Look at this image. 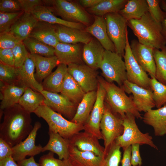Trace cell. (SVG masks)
<instances>
[{
    "mask_svg": "<svg viewBox=\"0 0 166 166\" xmlns=\"http://www.w3.org/2000/svg\"><path fill=\"white\" fill-rule=\"evenodd\" d=\"M0 125V138L12 147L24 140L32 131L30 113L18 104L3 110Z\"/></svg>",
    "mask_w": 166,
    "mask_h": 166,
    "instance_id": "obj_1",
    "label": "cell"
},
{
    "mask_svg": "<svg viewBox=\"0 0 166 166\" xmlns=\"http://www.w3.org/2000/svg\"><path fill=\"white\" fill-rule=\"evenodd\" d=\"M127 24L140 43L158 49L165 45L166 42L161 34V23L156 22L148 12L140 19L128 21Z\"/></svg>",
    "mask_w": 166,
    "mask_h": 166,
    "instance_id": "obj_2",
    "label": "cell"
},
{
    "mask_svg": "<svg viewBox=\"0 0 166 166\" xmlns=\"http://www.w3.org/2000/svg\"><path fill=\"white\" fill-rule=\"evenodd\" d=\"M98 81L104 88L106 95L105 100L113 112L123 118L126 113L132 114L137 119H142L132 97H128L121 88L113 83H110L102 78H98Z\"/></svg>",
    "mask_w": 166,
    "mask_h": 166,
    "instance_id": "obj_3",
    "label": "cell"
},
{
    "mask_svg": "<svg viewBox=\"0 0 166 166\" xmlns=\"http://www.w3.org/2000/svg\"><path fill=\"white\" fill-rule=\"evenodd\" d=\"M34 113L45 121L49 126V130L58 133L65 139H70L74 135L84 130L83 124L65 119L44 103Z\"/></svg>",
    "mask_w": 166,
    "mask_h": 166,
    "instance_id": "obj_4",
    "label": "cell"
},
{
    "mask_svg": "<svg viewBox=\"0 0 166 166\" xmlns=\"http://www.w3.org/2000/svg\"><path fill=\"white\" fill-rule=\"evenodd\" d=\"M136 118L132 113H126L123 118V132L116 139L115 142L123 150L136 144L140 145H148L157 150L158 148L154 143L152 137L149 133H143L139 130L136 122Z\"/></svg>",
    "mask_w": 166,
    "mask_h": 166,
    "instance_id": "obj_5",
    "label": "cell"
},
{
    "mask_svg": "<svg viewBox=\"0 0 166 166\" xmlns=\"http://www.w3.org/2000/svg\"><path fill=\"white\" fill-rule=\"evenodd\" d=\"M116 52L105 50L100 67L105 80L116 82L121 87L127 80L125 62Z\"/></svg>",
    "mask_w": 166,
    "mask_h": 166,
    "instance_id": "obj_6",
    "label": "cell"
},
{
    "mask_svg": "<svg viewBox=\"0 0 166 166\" xmlns=\"http://www.w3.org/2000/svg\"><path fill=\"white\" fill-rule=\"evenodd\" d=\"M104 17L108 34L114 45L115 52L123 57L128 35L127 21L118 13L107 14Z\"/></svg>",
    "mask_w": 166,
    "mask_h": 166,
    "instance_id": "obj_7",
    "label": "cell"
},
{
    "mask_svg": "<svg viewBox=\"0 0 166 166\" xmlns=\"http://www.w3.org/2000/svg\"><path fill=\"white\" fill-rule=\"evenodd\" d=\"M123 118L112 111L105 102L104 112L101 121L100 128L106 153L110 146L124 131Z\"/></svg>",
    "mask_w": 166,
    "mask_h": 166,
    "instance_id": "obj_8",
    "label": "cell"
},
{
    "mask_svg": "<svg viewBox=\"0 0 166 166\" xmlns=\"http://www.w3.org/2000/svg\"><path fill=\"white\" fill-rule=\"evenodd\" d=\"M51 3L53 12L68 22L81 23L89 26L90 18L87 12L79 4L65 0L47 1Z\"/></svg>",
    "mask_w": 166,
    "mask_h": 166,
    "instance_id": "obj_9",
    "label": "cell"
},
{
    "mask_svg": "<svg viewBox=\"0 0 166 166\" xmlns=\"http://www.w3.org/2000/svg\"><path fill=\"white\" fill-rule=\"evenodd\" d=\"M123 57L126 67L127 80L144 88L151 89L150 78L133 57L128 40V35L127 36L124 54Z\"/></svg>",
    "mask_w": 166,
    "mask_h": 166,
    "instance_id": "obj_10",
    "label": "cell"
},
{
    "mask_svg": "<svg viewBox=\"0 0 166 166\" xmlns=\"http://www.w3.org/2000/svg\"><path fill=\"white\" fill-rule=\"evenodd\" d=\"M67 69L85 93L97 91L99 81L96 70L86 64L75 63L67 65Z\"/></svg>",
    "mask_w": 166,
    "mask_h": 166,
    "instance_id": "obj_11",
    "label": "cell"
},
{
    "mask_svg": "<svg viewBox=\"0 0 166 166\" xmlns=\"http://www.w3.org/2000/svg\"><path fill=\"white\" fill-rule=\"evenodd\" d=\"M97 92L95 102L88 120L84 125V130L95 136L99 140L103 139L100 124L104 112L106 92L99 81Z\"/></svg>",
    "mask_w": 166,
    "mask_h": 166,
    "instance_id": "obj_12",
    "label": "cell"
},
{
    "mask_svg": "<svg viewBox=\"0 0 166 166\" xmlns=\"http://www.w3.org/2000/svg\"><path fill=\"white\" fill-rule=\"evenodd\" d=\"M41 127V123L36 121L33 128L23 140L12 147V157L17 162L23 160L27 156H34L42 152L43 147L40 144L36 145L35 141L38 130Z\"/></svg>",
    "mask_w": 166,
    "mask_h": 166,
    "instance_id": "obj_13",
    "label": "cell"
},
{
    "mask_svg": "<svg viewBox=\"0 0 166 166\" xmlns=\"http://www.w3.org/2000/svg\"><path fill=\"white\" fill-rule=\"evenodd\" d=\"M121 88L125 93L132 94L133 101L139 112L145 113L156 107L151 89L144 88L127 80Z\"/></svg>",
    "mask_w": 166,
    "mask_h": 166,
    "instance_id": "obj_14",
    "label": "cell"
},
{
    "mask_svg": "<svg viewBox=\"0 0 166 166\" xmlns=\"http://www.w3.org/2000/svg\"><path fill=\"white\" fill-rule=\"evenodd\" d=\"M40 92L45 97V105L70 121L73 119L76 112L77 105L57 93L44 90Z\"/></svg>",
    "mask_w": 166,
    "mask_h": 166,
    "instance_id": "obj_15",
    "label": "cell"
},
{
    "mask_svg": "<svg viewBox=\"0 0 166 166\" xmlns=\"http://www.w3.org/2000/svg\"><path fill=\"white\" fill-rule=\"evenodd\" d=\"M130 45L131 51L135 59L139 65L151 78L156 76V67L153 54L152 47L140 43L133 40Z\"/></svg>",
    "mask_w": 166,
    "mask_h": 166,
    "instance_id": "obj_16",
    "label": "cell"
},
{
    "mask_svg": "<svg viewBox=\"0 0 166 166\" xmlns=\"http://www.w3.org/2000/svg\"><path fill=\"white\" fill-rule=\"evenodd\" d=\"M98 140L84 131L74 135L70 139V144L80 151L91 152L97 156L105 157L106 153L105 148L101 145Z\"/></svg>",
    "mask_w": 166,
    "mask_h": 166,
    "instance_id": "obj_17",
    "label": "cell"
},
{
    "mask_svg": "<svg viewBox=\"0 0 166 166\" xmlns=\"http://www.w3.org/2000/svg\"><path fill=\"white\" fill-rule=\"evenodd\" d=\"M83 48L79 43L59 42L54 47L55 55L60 63L67 65L72 63L82 64Z\"/></svg>",
    "mask_w": 166,
    "mask_h": 166,
    "instance_id": "obj_18",
    "label": "cell"
},
{
    "mask_svg": "<svg viewBox=\"0 0 166 166\" xmlns=\"http://www.w3.org/2000/svg\"><path fill=\"white\" fill-rule=\"evenodd\" d=\"M56 34L60 42L69 44L88 43L91 35L85 30L55 24Z\"/></svg>",
    "mask_w": 166,
    "mask_h": 166,
    "instance_id": "obj_19",
    "label": "cell"
},
{
    "mask_svg": "<svg viewBox=\"0 0 166 166\" xmlns=\"http://www.w3.org/2000/svg\"><path fill=\"white\" fill-rule=\"evenodd\" d=\"M35 68L34 61L28 56L22 65L16 68L18 81L26 87L40 92L43 90L42 84L37 81L35 77Z\"/></svg>",
    "mask_w": 166,
    "mask_h": 166,
    "instance_id": "obj_20",
    "label": "cell"
},
{
    "mask_svg": "<svg viewBox=\"0 0 166 166\" xmlns=\"http://www.w3.org/2000/svg\"><path fill=\"white\" fill-rule=\"evenodd\" d=\"M105 50L97 40L92 38L83 46V61L86 65L97 70L100 68Z\"/></svg>",
    "mask_w": 166,
    "mask_h": 166,
    "instance_id": "obj_21",
    "label": "cell"
},
{
    "mask_svg": "<svg viewBox=\"0 0 166 166\" xmlns=\"http://www.w3.org/2000/svg\"><path fill=\"white\" fill-rule=\"evenodd\" d=\"M85 30L94 37L105 50L115 52L114 45L107 34L104 17L95 16L93 23L85 28Z\"/></svg>",
    "mask_w": 166,
    "mask_h": 166,
    "instance_id": "obj_22",
    "label": "cell"
},
{
    "mask_svg": "<svg viewBox=\"0 0 166 166\" xmlns=\"http://www.w3.org/2000/svg\"><path fill=\"white\" fill-rule=\"evenodd\" d=\"M142 119L145 124L153 127L155 136L164 135L166 133V103L160 108L145 113Z\"/></svg>",
    "mask_w": 166,
    "mask_h": 166,
    "instance_id": "obj_23",
    "label": "cell"
},
{
    "mask_svg": "<svg viewBox=\"0 0 166 166\" xmlns=\"http://www.w3.org/2000/svg\"><path fill=\"white\" fill-rule=\"evenodd\" d=\"M69 159L73 166H103L105 157L89 151H81L70 144Z\"/></svg>",
    "mask_w": 166,
    "mask_h": 166,
    "instance_id": "obj_24",
    "label": "cell"
},
{
    "mask_svg": "<svg viewBox=\"0 0 166 166\" xmlns=\"http://www.w3.org/2000/svg\"><path fill=\"white\" fill-rule=\"evenodd\" d=\"M52 6L43 5L37 7L31 14L40 21L48 22L53 24H58L81 30L85 29V26L80 23L67 21L56 16Z\"/></svg>",
    "mask_w": 166,
    "mask_h": 166,
    "instance_id": "obj_25",
    "label": "cell"
},
{
    "mask_svg": "<svg viewBox=\"0 0 166 166\" xmlns=\"http://www.w3.org/2000/svg\"><path fill=\"white\" fill-rule=\"evenodd\" d=\"M49 139L43 147L42 152L49 151L56 154L60 160H67L69 157L70 139L63 137L58 133L49 130Z\"/></svg>",
    "mask_w": 166,
    "mask_h": 166,
    "instance_id": "obj_26",
    "label": "cell"
},
{
    "mask_svg": "<svg viewBox=\"0 0 166 166\" xmlns=\"http://www.w3.org/2000/svg\"><path fill=\"white\" fill-rule=\"evenodd\" d=\"M29 56L34 62L36 69L35 77L40 83L51 74L53 68L60 63L55 55L45 57L30 53Z\"/></svg>",
    "mask_w": 166,
    "mask_h": 166,
    "instance_id": "obj_27",
    "label": "cell"
},
{
    "mask_svg": "<svg viewBox=\"0 0 166 166\" xmlns=\"http://www.w3.org/2000/svg\"><path fill=\"white\" fill-rule=\"evenodd\" d=\"M38 21L31 13L24 12L11 26L10 32L23 41L30 36Z\"/></svg>",
    "mask_w": 166,
    "mask_h": 166,
    "instance_id": "obj_28",
    "label": "cell"
},
{
    "mask_svg": "<svg viewBox=\"0 0 166 166\" xmlns=\"http://www.w3.org/2000/svg\"><path fill=\"white\" fill-rule=\"evenodd\" d=\"M29 37L54 48L60 42L56 34L55 25L43 21H39Z\"/></svg>",
    "mask_w": 166,
    "mask_h": 166,
    "instance_id": "obj_29",
    "label": "cell"
},
{
    "mask_svg": "<svg viewBox=\"0 0 166 166\" xmlns=\"http://www.w3.org/2000/svg\"><path fill=\"white\" fill-rule=\"evenodd\" d=\"M27 87L19 82L5 85L1 89L0 110H4L18 104V101Z\"/></svg>",
    "mask_w": 166,
    "mask_h": 166,
    "instance_id": "obj_30",
    "label": "cell"
},
{
    "mask_svg": "<svg viewBox=\"0 0 166 166\" xmlns=\"http://www.w3.org/2000/svg\"><path fill=\"white\" fill-rule=\"evenodd\" d=\"M97 91L86 93L77 105L76 113L70 121L84 125L88 120L97 97Z\"/></svg>",
    "mask_w": 166,
    "mask_h": 166,
    "instance_id": "obj_31",
    "label": "cell"
},
{
    "mask_svg": "<svg viewBox=\"0 0 166 166\" xmlns=\"http://www.w3.org/2000/svg\"><path fill=\"white\" fill-rule=\"evenodd\" d=\"M67 73V65L60 63L55 70L44 80L42 83L43 90L53 93L60 92Z\"/></svg>",
    "mask_w": 166,
    "mask_h": 166,
    "instance_id": "obj_32",
    "label": "cell"
},
{
    "mask_svg": "<svg viewBox=\"0 0 166 166\" xmlns=\"http://www.w3.org/2000/svg\"><path fill=\"white\" fill-rule=\"evenodd\" d=\"M60 93L77 106L86 93L68 73L65 77Z\"/></svg>",
    "mask_w": 166,
    "mask_h": 166,
    "instance_id": "obj_33",
    "label": "cell"
},
{
    "mask_svg": "<svg viewBox=\"0 0 166 166\" xmlns=\"http://www.w3.org/2000/svg\"><path fill=\"white\" fill-rule=\"evenodd\" d=\"M148 12L146 0H128L118 13L127 22L132 19H140Z\"/></svg>",
    "mask_w": 166,
    "mask_h": 166,
    "instance_id": "obj_34",
    "label": "cell"
},
{
    "mask_svg": "<svg viewBox=\"0 0 166 166\" xmlns=\"http://www.w3.org/2000/svg\"><path fill=\"white\" fill-rule=\"evenodd\" d=\"M45 100V97L41 93L27 87L21 97L18 104L26 111L30 113H34L44 103Z\"/></svg>",
    "mask_w": 166,
    "mask_h": 166,
    "instance_id": "obj_35",
    "label": "cell"
},
{
    "mask_svg": "<svg viewBox=\"0 0 166 166\" xmlns=\"http://www.w3.org/2000/svg\"><path fill=\"white\" fill-rule=\"evenodd\" d=\"M127 2L128 0H102L96 6L87 9V10L95 16L104 17L107 14L118 13Z\"/></svg>",
    "mask_w": 166,
    "mask_h": 166,
    "instance_id": "obj_36",
    "label": "cell"
},
{
    "mask_svg": "<svg viewBox=\"0 0 166 166\" xmlns=\"http://www.w3.org/2000/svg\"><path fill=\"white\" fill-rule=\"evenodd\" d=\"M30 54L45 57L55 56V48L34 38L29 37L22 41Z\"/></svg>",
    "mask_w": 166,
    "mask_h": 166,
    "instance_id": "obj_37",
    "label": "cell"
},
{
    "mask_svg": "<svg viewBox=\"0 0 166 166\" xmlns=\"http://www.w3.org/2000/svg\"><path fill=\"white\" fill-rule=\"evenodd\" d=\"M153 54L156 67L155 78L166 85V46L160 49L154 48Z\"/></svg>",
    "mask_w": 166,
    "mask_h": 166,
    "instance_id": "obj_38",
    "label": "cell"
},
{
    "mask_svg": "<svg viewBox=\"0 0 166 166\" xmlns=\"http://www.w3.org/2000/svg\"><path fill=\"white\" fill-rule=\"evenodd\" d=\"M150 87L156 106L160 108L166 103V85L152 77L150 78Z\"/></svg>",
    "mask_w": 166,
    "mask_h": 166,
    "instance_id": "obj_39",
    "label": "cell"
},
{
    "mask_svg": "<svg viewBox=\"0 0 166 166\" xmlns=\"http://www.w3.org/2000/svg\"><path fill=\"white\" fill-rule=\"evenodd\" d=\"M0 80L5 85L18 82L16 68L0 63Z\"/></svg>",
    "mask_w": 166,
    "mask_h": 166,
    "instance_id": "obj_40",
    "label": "cell"
},
{
    "mask_svg": "<svg viewBox=\"0 0 166 166\" xmlns=\"http://www.w3.org/2000/svg\"><path fill=\"white\" fill-rule=\"evenodd\" d=\"M121 148L115 141L110 146L107 152L103 166H119L121 161Z\"/></svg>",
    "mask_w": 166,
    "mask_h": 166,
    "instance_id": "obj_41",
    "label": "cell"
},
{
    "mask_svg": "<svg viewBox=\"0 0 166 166\" xmlns=\"http://www.w3.org/2000/svg\"><path fill=\"white\" fill-rule=\"evenodd\" d=\"M24 12L13 13L0 12V33L10 31L11 26Z\"/></svg>",
    "mask_w": 166,
    "mask_h": 166,
    "instance_id": "obj_42",
    "label": "cell"
},
{
    "mask_svg": "<svg viewBox=\"0 0 166 166\" xmlns=\"http://www.w3.org/2000/svg\"><path fill=\"white\" fill-rule=\"evenodd\" d=\"M54 153L50 152L41 156L39 161L40 166H73L69 159L60 160L54 157Z\"/></svg>",
    "mask_w": 166,
    "mask_h": 166,
    "instance_id": "obj_43",
    "label": "cell"
},
{
    "mask_svg": "<svg viewBox=\"0 0 166 166\" xmlns=\"http://www.w3.org/2000/svg\"><path fill=\"white\" fill-rule=\"evenodd\" d=\"M148 6V12L151 17L157 22L161 23L165 19L166 14L162 10L160 6L161 0H146Z\"/></svg>",
    "mask_w": 166,
    "mask_h": 166,
    "instance_id": "obj_44",
    "label": "cell"
},
{
    "mask_svg": "<svg viewBox=\"0 0 166 166\" xmlns=\"http://www.w3.org/2000/svg\"><path fill=\"white\" fill-rule=\"evenodd\" d=\"M14 60V66L18 68L22 65L30 53L27 52L23 42L11 49Z\"/></svg>",
    "mask_w": 166,
    "mask_h": 166,
    "instance_id": "obj_45",
    "label": "cell"
},
{
    "mask_svg": "<svg viewBox=\"0 0 166 166\" xmlns=\"http://www.w3.org/2000/svg\"><path fill=\"white\" fill-rule=\"evenodd\" d=\"M22 41L10 31L0 33V48L12 49Z\"/></svg>",
    "mask_w": 166,
    "mask_h": 166,
    "instance_id": "obj_46",
    "label": "cell"
},
{
    "mask_svg": "<svg viewBox=\"0 0 166 166\" xmlns=\"http://www.w3.org/2000/svg\"><path fill=\"white\" fill-rule=\"evenodd\" d=\"M22 11L18 0H0V12L13 13Z\"/></svg>",
    "mask_w": 166,
    "mask_h": 166,
    "instance_id": "obj_47",
    "label": "cell"
},
{
    "mask_svg": "<svg viewBox=\"0 0 166 166\" xmlns=\"http://www.w3.org/2000/svg\"><path fill=\"white\" fill-rule=\"evenodd\" d=\"M22 10L24 12L31 13L38 6L43 5L40 0H18Z\"/></svg>",
    "mask_w": 166,
    "mask_h": 166,
    "instance_id": "obj_48",
    "label": "cell"
},
{
    "mask_svg": "<svg viewBox=\"0 0 166 166\" xmlns=\"http://www.w3.org/2000/svg\"><path fill=\"white\" fill-rule=\"evenodd\" d=\"M0 63L14 66V57L11 49L0 48Z\"/></svg>",
    "mask_w": 166,
    "mask_h": 166,
    "instance_id": "obj_49",
    "label": "cell"
},
{
    "mask_svg": "<svg viewBox=\"0 0 166 166\" xmlns=\"http://www.w3.org/2000/svg\"><path fill=\"white\" fill-rule=\"evenodd\" d=\"M140 145L137 144L131 145V162L132 166H141L142 164L140 152Z\"/></svg>",
    "mask_w": 166,
    "mask_h": 166,
    "instance_id": "obj_50",
    "label": "cell"
},
{
    "mask_svg": "<svg viewBox=\"0 0 166 166\" xmlns=\"http://www.w3.org/2000/svg\"><path fill=\"white\" fill-rule=\"evenodd\" d=\"M12 148L5 140L0 138V160L12 156Z\"/></svg>",
    "mask_w": 166,
    "mask_h": 166,
    "instance_id": "obj_51",
    "label": "cell"
},
{
    "mask_svg": "<svg viewBox=\"0 0 166 166\" xmlns=\"http://www.w3.org/2000/svg\"><path fill=\"white\" fill-rule=\"evenodd\" d=\"M122 158L121 161V166H132L131 162V145L123 150Z\"/></svg>",
    "mask_w": 166,
    "mask_h": 166,
    "instance_id": "obj_52",
    "label": "cell"
},
{
    "mask_svg": "<svg viewBox=\"0 0 166 166\" xmlns=\"http://www.w3.org/2000/svg\"><path fill=\"white\" fill-rule=\"evenodd\" d=\"M102 1V0H80L79 2L80 5L82 7L88 9L96 6Z\"/></svg>",
    "mask_w": 166,
    "mask_h": 166,
    "instance_id": "obj_53",
    "label": "cell"
},
{
    "mask_svg": "<svg viewBox=\"0 0 166 166\" xmlns=\"http://www.w3.org/2000/svg\"><path fill=\"white\" fill-rule=\"evenodd\" d=\"M17 162L18 166H40L39 164L35 161L34 156L26 158Z\"/></svg>",
    "mask_w": 166,
    "mask_h": 166,
    "instance_id": "obj_54",
    "label": "cell"
},
{
    "mask_svg": "<svg viewBox=\"0 0 166 166\" xmlns=\"http://www.w3.org/2000/svg\"><path fill=\"white\" fill-rule=\"evenodd\" d=\"M161 4L163 10L166 14V1L165 0H161ZM161 34L166 42V16L165 19L161 23Z\"/></svg>",
    "mask_w": 166,
    "mask_h": 166,
    "instance_id": "obj_55",
    "label": "cell"
},
{
    "mask_svg": "<svg viewBox=\"0 0 166 166\" xmlns=\"http://www.w3.org/2000/svg\"><path fill=\"white\" fill-rule=\"evenodd\" d=\"M0 166H18V163L12 156L0 160Z\"/></svg>",
    "mask_w": 166,
    "mask_h": 166,
    "instance_id": "obj_56",
    "label": "cell"
},
{
    "mask_svg": "<svg viewBox=\"0 0 166 166\" xmlns=\"http://www.w3.org/2000/svg\"></svg>",
    "mask_w": 166,
    "mask_h": 166,
    "instance_id": "obj_57",
    "label": "cell"
}]
</instances>
